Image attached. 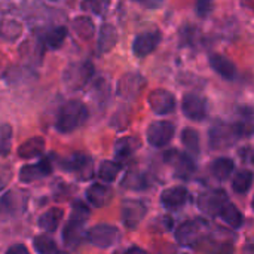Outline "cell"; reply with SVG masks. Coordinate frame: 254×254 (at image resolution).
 <instances>
[{
    "label": "cell",
    "instance_id": "6da1fadb",
    "mask_svg": "<svg viewBox=\"0 0 254 254\" xmlns=\"http://www.w3.org/2000/svg\"><path fill=\"white\" fill-rule=\"evenodd\" d=\"M88 118L86 106L79 100H70L64 103L57 116V129L60 132H71L80 127Z\"/></svg>",
    "mask_w": 254,
    "mask_h": 254
},
{
    "label": "cell",
    "instance_id": "7a4b0ae2",
    "mask_svg": "<svg viewBox=\"0 0 254 254\" xmlns=\"http://www.w3.org/2000/svg\"><path fill=\"white\" fill-rule=\"evenodd\" d=\"M94 74V67L89 61H79L71 63L64 70V82L71 89L83 88Z\"/></svg>",
    "mask_w": 254,
    "mask_h": 254
},
{
    "label": "cell",
    "instance_id": "3957f363",
    "mask_svg": "<svg viewBox=\"0 0 254 254\" xmlns=\"http://www.w3.org/2000/svg\"><path fill=\"white\" fill-rule=\"evenodd\" d=\"M205 228H207V222H204L202 219L183 222L176 231V240L179 244L185 247H192L202 238Z\"/></svg>",
    "mask_w": 254,
    "mask_h": 254
},
{
    "label": "cell",
    "instance_id": "277c9868",
    "mask_svg": "<svg viewBox=\"0 0 254 254\" xmlns=\"http://www.w3.org/2000/svg\"><path fill=\"white\" fill-rule=\"evenodd\" d=\"M88 241L98 249H109L116 244L121 238V232L113 225H97L86 232Z\"/></svg>",
    "mask_w": 254,
    "mask_h": 254
},
{
    "label": "cell",
    "instance_id": "5b68a950",
    "mask_svg": "<svg viewBox=\"0 0 254 254\" xmlns=\"http://www.w3.org/2000/svg\"><path fill=\"white\" fill-rule=\"evenodd\" d=\"M144 88V79L140 73H124L118 80V95L125 100H134Z\"/></svg>",
    "mask_w": 254,
    "mask_h": 254
},
{
    "label": "cell",
    "instance_id": "8992f818",
    "mask_svg": "<svg viewBox=\"0 0 254 254\" xmlns=\"http://www.w3.org/2000/svg\"><path fill=\"white\" fill-rule=\"evenodd\" d=\"M174 132H176V128L171 122L168 121H158V122H153L147 131H146V137H147V141L150 146L153 147H164L167 146L173 137H174Z\"/></svg>",
    "mask_w": 254,
    "mask_h": 254
},
{
    "label": "cell",
    "instance_id": "52a82bcc",
    "mask_svg": "<svg viewBox=\"0 0 254 254\" xmlns=\"http://www.w3.org/2000/svg\"><path fill=\"white\" fill-rule=\"evenodd\" d=\"M228 204V195L223 189H214L202 193L198 199V207L208 216H219L223 207Z\"/></svg>",
    "mask_w": 254,
    "mask_h": 254
},
{
    "label": "cell",
    "instance_id": "ba28073f",
    "mask_svg": "<svg viewBox=\"0 0 254 254\" xmlns=\"http://www.w3.org/2000/svg\"><path fill=\"white\" fill-rule=\"evenodd\" d=\"M146 213H147L146 204L138 199H127L124 201L121 208L122 222L129 229H135L140 225V222L144 219Z\"/></svg>",
    "mask_w": 254,
    "mask_h": 254
},
{
    "label": "cell",
    "instance_id": "9c48e42d",
    "mask_svg": "<svg viewBox=\"0 0 254 254\" xmlns=\"http://www.w3.org/2000/svg\"><path fill=\"white\" fill-rule=\"evenodd\" d=\"M164 161L171 165L176 171V174L182 179H188L190 177L193 173H195V162L190 159V156L176 150V149H171L168 152L164 153Z\"/></svg>",
    "mask_w": 254,
    "mask_h": 254
},
{
    "label": "cell",
    "instance_id": "30bf717a",
    "mask_svg": "<svg viewBox=\"0 0 254 254\" xmlns=\"http://www.w3.org/2000/svg\"><path fill=\"white\" fill-rule=\"evenodd\" d=\"M64 168L71 171L79 180H89L94 176L92 161L85 153H74L64 162Z\"/></svg>",
    "mask_w": 254,
    "mask_h": 254
},
{
    "label": "cell",
    "instance_id": "8fae6325",
    "mask_svg": "<svg viewBox=\"0 0 254 254\" xmlns=\"http://www.w3.org/2000/svg\"><path fill=\"white\" fill-rule=\"evenodd\" d=\"M149 104L156 115H168L176 110V97L167 89H155L149 94Z\"/></svg>",
    "mask_w": 254,
    "mask_h": 254
},
{
    "label": "cell",
    "instance_id": "7c38bea8",
    "mask_svg": "<svg viewBox=\"0 0 254 254\" xmlns=\"http://www.w3.org/2000/svg\"><path fill=\"white\" fill-rule=\"evenodd\" d=\"M237 137H240L235 125L231 127V125H216L211 128L210 131V144L211 147H216V149H225V147H229L234 144V141L237 140Z\"/></svg>",
    "mask_w": 254,
    "mask_h": 254
},
{
    "label": "cell",
    "instance_id": "4fadbf2b",
    "mask_svg": "<svg viewBox=\"0 0 254 254\" xmlns=\"http://www.w3.org/2000/svg\"><path fill=\"white\" fill-rule=\"evenodd\" d=\"M159 42H161V33L158 30L143 31L135 36L132 42V51L138 57H146L156 49Z\"/></svg>",
    "mask_w": 254,
    "mask_h": 254
},
{
    "label": "cell",
    "instance_id": "5bb4252c",
    "mask_svg": "<svg viewBox=\"0 0 254 254\" xmlns=\"http://www.w3.org/2000/svg\"><path fill=\"white\" fill-rule=\"evenodd\" d=\"M182 110L186 118L192 121H202L207 116L205 101L196 94H186L182 100Z\"/></svg>",
    "mask_w": 254,
    "mask_h": 254
},
{
    "label": "cell",
    "instance_id": "9a60e30c",
    "mask_svg": "<svg viewBox=\"0 0 254 254\" xmlns=\"http://www.w3.org/2000/svg\"><path fill=\"white\" fill-rule=\"evenodd\" d=\"M188 199H189V193L182 186L168 188L161 195V202L168 210H179V208L185 207Z\"/></svg>",
    "mask_w": 254,
    "mask_h": 254
},
{
    "label": "cell",
    "instance_id": "2e32d148",
    "mask_svg": "<svg viewBox=\"0 0 254 254\" xmlns=\"http://www.w3.org/2000/svg\"><path fill=\"white\" fill-rule=\"evenodd\" d=\"M52 171L51 168V162L48 159H42L40 162L34 164V165H25L21 168L19 171V180L22 183H31L36 182L42 177L49 176Z\"/></svg>",
    "mask_w": 254,
    "mask_h": 254
},
{
    "label": "cell",
    "instance_id": "e0dca14e",
    "mask_svg": "<svg viewBox=\"0 0 254 254\" xmlns=\"http://www.w3.org/2000/svg\"><path fill=\"white\" fill-rule=\"evenodd\" d=\"M83 225L85 222L73 217H70V220L65 223L63 229V241L68 249H74L80 244L83 238Z\"/></svg>",
    "mask_w": 254,
    "mask_h": 254
},
{
    "label": "cell",
    "instance_id": "ac0fdd59",
    "mask_svg": "<svg viewBox=\"0 0 254 254\" xmlns=\"http://www.w3.org/2000/svg\"><path fill=\"white\" fill-rule=\"evenodd\" d=\"M118 42V31L113 24H103L98 31V40H97V51L98 54L109 52Z\"/></svg>",
    "mask_w": 254,
    "mask_h": 254
},
{
    "label": "cell",
    "instance_id": "d6986e66",
    "mask_svg": "<svg viewBox=\"0 0 254 254\" xmlns=\"http://www.w3.org/2000/svg\"><path fill=\"white\" fill-rule=\"evenodd\" d=\"M112 189L106 185H100L95 183L92 186H89L86 189V199L89 204H92L94 207H104L110 202L112 199Z\"/></svg>",
    "mask_w": 254,
    "mask_h": 254
},
{
    "label": "cell",
    "instance_id": "ffe728a7",
    "mask_svg": "<svg viewBox=\"0 0 254 254\" xmlns=\"http://www.w3.org/2000/svg\"><path fill=\"white\" fill-rule=\"evenodd\" d=\"M210 65L225 79H234L237 74V67L235 64L225 55L220 54H211L210 55Z\"/></svg>",
    "mask_w": 254,
    "mask_h": 254
},
{
    "label": "cell",
    "instance_id": "44dd1931",
    "mask_svg": "<svg viewBox=\"0 0 254 254\" xmlns=\"http://www.w3.org/2000/svg\"><path fill=\"white\" fill-rule=\"evenodd\" d=\"M45 149V140L42 137H33L28 138L27 141H24L19 147H18V156L21 159H31L39 156Z\"/></svg>",
    "mask_w": 254,
    "mask_h": 254
},
{
    "label": "cell",
    "instance_id": "7402d4cb",
    "mask_svg": "<svg viewBox=\"0 0 254 254\" xmlns=\"http://www.w3.org/2000/svg\"><path fill=\"white\" fill-rule=\"evenodd\" d=\"M140 147V140L137 137H122L115 144V155L118 159L129 158Z\"/></svg>",
    "mask_w": 254,
    "mask_h": 254
},
{
    "label": "cell",
    "instance_id": "603a6c76",
    "mask_svg": "<svg viewBox=\"0 0 254 254\" xmlns=\"http://www.w3.org/2000/svg\"><path fill=\"white\" fill-rule=\"evenodd\" d=\"M1 207L9 214L21 213L25 207V198L19 192H6L1 198Z\"/></svg>",
    "mask_w": 254,
    "mask_h": 254
},
{
    "label": "cell",
    "instance_id": "cb8c5ba5",
    "mask_svg": "<svg viewBox=\"0 0 254 254\" xmlns=\"http://www.w3.org/2000/svg\"><path fill=\"white\" fill-rule=\"evenodd\" d=\"M63 214L64 211L61 208H49L48 211H45L40 217H39V226L43 229V231H48V232H54L57 231L61 219H63Z\"/></svg>",
    "mask_w": 254,
    "mask_h": 254
},
{
    "label": "cell",
    "instance_id": "d4e9b609",
    "mask_svg": "<svg viewBox=\"0 0 254 254\" xmlns=\"http://www.w3.org/2000/svg\"><path fill=\"white\" fill-rule=\"evenodd\" d=\"M71 27L74 30V33L80 37V39H85V40H89L91 37H94L95 34V27H94V22L91 18L82 15V16H77L73 19L71 22Z\"/></svg>",
    "mask_w": 254,
    "mask_h": 254
},
{
    "label": "cell",
    "instance_id": "484cf974",
    "mask_svg": "<svg viewBox=\"0 0 254 254\" xmlns=\"http://www.w3.org/2000/svg\"><path fill=\"white\" fill-rule=\"evenodd\" d=\"M220 219L226 223V225H229L231 228H234V229H238V228H241L243 226V222H244V217H243V214H241V211L234 205V204H226L225 207H223V210L220 211Z\"/></svg>",
    "mask_w": 254,
    "mask_h": 254
},
{
    "label": "cell",
    "instance_id": "4316f807",
    "mask_svg": "<svg viewBox=\"0 0 254 254\" xmlns=\"http://www.w3.org/2000/svg\"><path fill=\"white\" fill-rule=\"evenodd\" d=\"M234 161L229 158H217L211 164V173L217 180H226L234 171Z\"/></svg>",
    "mask_w": 254,
    "mask_h": 254
},
{
    "label": "cell",
    "instance_id": "83f0119b",
    "mask_svg": "<svg viewBox=\"0 0 254 254\" xmlns=\"http://www.w3.org/2000/svg\"><path fill=\"white\" fill-rule=\"evenodd\" d=\"M254 174L250 170H241L235 174L232 180V189L237 193H246L253 185Z\"/></svg>",
    "mask_w": 254,
    "mask_h": 254
},
{
    "label": "cell",
    "instance_id": "f1b7e54d",
    "mask_svg": "<svg viewBox=\"0 0 254 254\" xmlns=\"http://www.w3.org/2000/svg\"><path fill=\"white\" fill-rule=\"evenodd\" d=\"M65 36H67V27H64V25L54 27V28H51L46 33V36H45V45L49 49H58L64 43Z\"/></svg>",
    "mask_w": 254,
    "mask_h": 254
},
{
    "label": "cell",
    "instance_id": "f546056e",
    "mask_svg": "<svg viewBox=\"0 0 254 254\" xmlns=\"http://www.w3.org/2000/svg\"><path fill=\"white\" fill-rule=\"evenodd\" d=\"M182 143L188 149L190 155H198L199 153V134L193 128H185L182 131Z\"/></svg>",
    "mask_w": 254,
    "mask_h": 254
},
{
    "label": "cell",
    "instance_id": "4dcf8cb0",
    "mask_svg": "<svg viewBox=\"0 0 254 254\" xmlns=\"http://www.w3.org/2000/svg\"><path fill=\"white\" fill-rule=\"evenodd\" d=\"M119 171H121V164H118L115 161H104L98 167V177L103 182L112 183V182L116 180Z\"/></svg>",
    "mask_w": 254,
    "mask_h": 254
},
{
    "label": "cell",
    "instance_id": "1f68e13d",
    "mask_svg": "<svg viewBox=\"0 0 254 254\" xmlns=\"http://www.w3.org/2000/svg\"><path fill=\"white\" fill-rule=\"evenodd\" d=\"M33 246L39 254H51L58 249L55 241L48 235H37L33 241Z\"/></svg>",
    "mask_w": 254,
    "mask_h": 254
},
{
    "label": "cell",
    "instance_id": "d6a6232c",
    "mask_svg": "<svg viewBox=\"0 0 254 254\" xmlns=\"http://www.w3.org/2000/svg\"><path fill=\"white\" fill-rule=\"evenodd\" d=\"M10 141H12V128H10V125L3 124L1 129H0V150H1L3 156H6L9 153Z\"/></svg>",
    "mask_w": 254,
    "mask_h": 254
},
{
    "label": "cell",
    "instance_id": "836d02e7",
    "mask_svg": "<svg viewBox=\"0 0 254 254\" xmlns=\"http://www.w3.org/2000/svg\"><path fill=\"white\" fill-rule=\"evenodd\" d=\"M71 217H73V219H77V220H82V222H86L88 217H89V210H88V207H86L83 202H80V201L74 202L73 211H71Z\"/></svg>",
    "mask_w": 254,
    "mask_h": 254
},
{
    "label": "cell",
    "instance_id": "e575fe53",
    "mask_svg": "<svg viewBox=\"0 0 254 254\" xmlns=\"http://www.w3.org/2000/svg\"><path fill=\"white\" fill-rule=\"evenodd\" d=\"M6 254H30V252L22 244H13L6 250Z\"/></svg>",
    "mask_w": 254,
    "mask_h": 254
},
{
    "label": "cell",
    "instance_id": "d590c367",
    "mask_svg": "<svg viewBox=\"0 0 254 254\" xmlns=\"http://www.w3.org/2000/svg\"><path fill=\"white\" fill-rule=\"evenodd\" d=\"M213 254H232V246H229V244L220 246L213 252Z\"/></svg>",
    "mask_w": 254,
    "mask_h": 254
},
{
    "label": "cell",
    "instance_id": "8d00e7d4",
    "mask_svg": "<svg viewBox=\"0 0 254 254\" xmlns=\"http://www.w3.org/2000/svg\"><path fill=\"white\" fill-rule=\"evenodd\" d=\"M207 7L208 9H211V4L210 3H207V1H202V3H198V12H199V15H207L210 10H207Z\"/></svg>",
    "mask_w": 254,
    "mask_h": 254
},
{
    "label": "cell",
    "instance_id": "74e56055",
    "mask_svg": "<svg viewBox=\"0 0 254 254\" xmlns=\"http://www.w3.org/2000/svg\"><path fill=\"white\" fill-rule=\"evenodd\" d=\"M124 254H147V252L140 247H129Z\"/></svg>",
    "mask_w": 254,
    "mask_h": 254
},
{
    "label": "cell",
    "instance_id": "f35d334b",
    "mask_svg": "<svg viewBox=\"0 0 254 254\" xmlns=\"http://www.w3.org/2000/svg\"><path fill=\"white\" fill-rule=\"evenodd\" d=\"M244 254H254V244L244 247Z\"/></svg>",
    "mask_w": 254,
    "mask_h": 254
},
{
    "label": "cell",
    "instance_id": "ab89813d",
    "mask_svg": "<svg viewBox=\"0 0 254 254\" xmlns=\"http://www.w3.org/2000/svg\"><path fill=\"white\" fill-rule=\"evenodd\" d=\"M51 254H68V253H65V252H63V250H58V249H57L55 252H52Z\"/></svg>",
    "mask_w": 254,
    "mask_h": 254
},
{
    "label": "cell",
    "instance_id": "60d3db41",
    "mask_svg": "<svg viewBox=\"0 0 254 254\" xmlns=\"http://www.w3.org/2000/svg\"><path fill=\"white\" fill-rule=\"evenodd\" d=\"M252 207H253V210H254V196H253V201H252Z\"/></svg>",
    "mask_w": 254,
    "mask_h": 254
}]
</instances>
